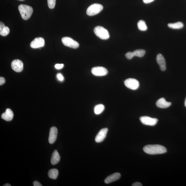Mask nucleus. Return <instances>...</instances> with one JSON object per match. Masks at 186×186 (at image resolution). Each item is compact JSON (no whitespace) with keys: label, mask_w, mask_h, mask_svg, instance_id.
<instances>
[{"label":"nucleus","mask_w":186,"mask_h":186,"mask_svg":"<svg viewBox=\"0 0 186 186\" xmlns=\"http://www.w3.org/2000/svg\"><path fill=\"white\" fill-rule=\"evenodd\" d=\"M156 106L161 108H166L169 107L171 105L170 102H168L164 98H161L156 102Z\"/></svg>","instance_id":"dca6fc26"},{"label":"nucleus","mask_w":186,"mask_h":186,"mask_svg":"<svg viewBox=\"0 0 186 186\" xmlns=\"http://www.w3.org/2000/svg\"><path fill=\"white\" fill-rule=\"evenodd\" d=\"M10 32L8 27L5 26L3 22H0V34L2 36H6Z\"/></svg>","instance_id":"a211bd4d"},{"label":"nucleus","mask_w":186,"mask_h":186,"mask_svg":"<svg viewBox=\"0 0 186 186\" xmlns=\"http://www.w3.org/2000/svg\"><path fill=\"white\" fill-rule=\"evenodd\" d=\"M3 186H11V185L9 183H6L3 185Z\"/></svg>","instance_id":"2f4dec72"},{"label":"nucleus","mask_w":186,"mask_h":186,"mask_svg":"<svg viewBox=\"0 0 186 186\" xmlns=\"http://www.w3.org/2000/svg\"><path fill=\"white\" fill-rule=\"evenodd\" d=\"M63 66V64H57L55 65V67L57 69H60L62 68Z\"/></svg>","instance_id":"a878e982"},{"label":"nucleus","mask_w":186,"mask_h":186,"mask_svg":"<svg viewBox=\"0 0 186 186\" xmlns=\"http://www.w3.org/2000/svg\"><path fill=\"white\" fill-rule=\"evenodd\" d=\"M121 174L119 173H115L110 175L106 177L105 180L106 184H109L116 181L120 179Z\"/></svg>","instance_id":"2eb2a0df"},{"label":"nucleus","mask_w":186,"mask_h":186,"mask_svg":"<svg viewBox=\"0 0 186 186\" xmlns=\"http://www.w3.org/2000/svg\"><path fill=\"white\" fill-rule=\"evenodd\" d=\"M133 52L135 56H137L139 57H143L146 54V51L143 49L136 50Z\"/></svg>","instance_id":"5701e85b"},{"label":"nucleus","mask_w":186,"mask_h":186,"mask_svg":"<svg viewBox=\"0 0 186 186\" xmlns=\"http://www.w3.org/2000/svg\"><path fill=\"white\" fill-rule=\"evenodd\" d=\"M57 77L59 80L61 81H62L63 80V77L62 75L61 74H58L57 75Z\"/></svg>","instance_id":"bb28decb"},{"label":"nucleus","mask_w":186,"mask_h":186,"mask_svg":"<svg viewBox=\"0 0 186 186\" xmlns=\"http://www.w3.org/2000/svg\"><path fill=\"white\" fill-rule=\"evenodd\" d=\"M91 71L93 75L97 76H105L108 73L107 70L105 68L102 67H96L93 68Z\"/></svg>","instance_id":"6e6552de"},{"label":"nucleus","mask_w":186,"mask_h":186,"mask_svg":"<svg viewBox=\"0 0 186 186\" xmlns=\"http://www.w3.org/2000/svg\"><path fill=\"white\" fill-rule=\"evenodd\" d=\"M62 42L65 46L71 48L76 49L79 47V43L69 37H64L62 38Z\"/></svg>","instance_id":"39448f33"},{"label":"nucleus","mask_w":186,"mask_h":186,"mask_svg":"<svg viewBox=\"0 0 186 186\" xmlns=\"http://www.w3.org/2000/svg\"><path fill=\"white\" fill-rule=\"evenodd\" d=\"M13 113L10 109H7L5 112L1 115V117L2 119L6 121H10L13 119Z\"/></svg>","instance_id":"4468645a"},{"label":"nucleus","mask_w":186,"mask_h":186,"mask_svg":"<svg viewBox=\"0 0 186 186\" xmlns=\"http://www.w3.org/2000/svg\"><path fill=\"white\" fill-rule=\"evenodd\" d=\"M143 150L145 153L152 155L163 154L167 151L164 146L158 144L147 145L144 147Z\"/></svg>","instance_id":"f257e3e1"},{"label":"nucleus","mask_w":186,"mask_h":186,"mask_svg":"<svg viewBox=\"0 0 186 186\" xmlns=\"http://www.w3.org/2000/svg\"><path fill=\"white\" fill-rule=\"evenodd\" d=\"M108 131V129L107 128L101 129L95 137V141L97 143L103 142L106 137Z\"/></svg>","instance_id":"f8f14e48"},{"label":"nucleus","mask_w":186,"mask_h":186,"mask_svg":"<svg viewBox=\"0 0 186 186\" xmlns=\"http://www.w3.org/2000/svg\"><path fill=\"white\" fill-rule=\"evenodd\" d=\"M138 27L139 30L141 31H145L147 30V26L146 22L143 20H139L138 22Z\"/></svg>","instance_id":"4be33fe9"},{"label":"nucleus","mask_w":186,"mask_h":186,"mask_svg":"<svg viewBox=\"0 0 186 186\" xmlns=\"http://www.w3.org/2000/svg\"><path fill=\"white\" fill-rule=\"evenodd\" d=\"M132 186H142V185L141 183L139 182H135L133 184Z\"/></svg>","instance_id":"c756f323"},{"label":"nucleus","mask_w":186,"mask_h":186,"mask_svg":"<svg viewBox=\"0 0 186 186\" xmlns=\"http://www.w3.org/2000/svg\"><path fill=\"white\" fill-rule=\"evenodd\" d=\"M94 31L97 37L102 39L106 40L109 38V33L108 31L103 27L97 26L95 27Z\"/></svg>","instance_id":"7ed1b4c3"},{"label":"nucleus","mask_w":186,"mask_h":186,"mask_svg":"<svg viewBox=\"0 0 186 186\" xmlns=\"http://www.w3.org/2000/svg\"><path fill=\"white\" fill-rule=\"evenodd\" d=\"M19 1H25V0H19Z\"/></svg>","instance_id":"72a5a7b5"},{"label":"nucleus","mask_w":186,"mask_h":186,"mask_svg":"<svg viewBox=\"0 0 186 186\" xmlns=\"http://www.w3.org/2000/svg\"><path fill=\"white\" fill-rule=\"evenodd\" d=\"M105 109V106L102 104H99L95 106L94 108V112L96 115H99L103 112Z\"/></svg>","instance_id":"412c9836"},{"label":"nucleus","mask_w":186,"mask_h":186,"mask_svg":"<svg viewBox=\"0 0 186 186\" xmlns=\"http://www.w3.org/2000/svg\"><path fill=\"white\" fill-rule=\"evenodd\" d=\"M19 10L22 19L27 20L31 16L33 13V9L31 6L25 4H20Z\"/></svg>","instance_id":"f03ea898"},{"label":"nucleus","mask_w":186,"mask_h":186,"mask_svg":"<svg viewBox=\"0 0 186 186\" xmlns=\"http://www.w3.org/2000/svg\"><path fill=\"white\" fill-rule=\"evenodd\" d=\"M141 122L146 125L154 126L157 123L158 120L156 118H153L147 116H142L140 117Z\"/></svg>","instance_id":"0eeeda50"},{"label":"nucleus","mask_w":186,"mask_h":186,"mask_svg":"<svg viewBox=\"0 0 186 186\" xmlns=\"http://www.w3.org/2000/svg\"><path fill=\"white\" fill-rule=\"evenodd\" d=\"M167 26L172 29H180L183 28L184 25L182 22H178L174 23H169Z\"/></svg>","instance_id":"aec40b11"},{"label":"nucleus","mask_w":186,"mask_h":186,"mask_svg":"<svg viewBox=\"0 0 186 186\" xmlns=\"http://www.w3.org/2000/svg\"><path fill=\"white\" fill-rule=\"evenodd\" d=\"M33 185L34 186H42L41 184L39 182L37 181H35L33 182Z\"/></svg>","instance_id":"c85d7f7f"},{"label":"nucleus","mask_w":186,"mask_h":186,"mask_svg":"<svg viewBox=\"0 0 186 186\" xmlns=\"http://www.w3.org/2000/svg\"><path fill=\"white\" fill-rule=\"evenodd\" d=\"M125 56L126 57L128 60H131V59H132L135 56L133 52H128L126 54Z\"/></svg>","instance_id":"393cba45"},{"label":"nucleus","mask_w":186,"mask_h":186,"mask_svg":"<svg viewBox=\"0 0 186 186\" xmlns=\"http://www.w3.org/2000/svg\"><path fill=\"white\" fill-rule=\"evenodd\" d=\"M58 129L55 126H53L50 130L49 142L50 144H53L57 138Z\"/></svg>","instance_id":"9b49d317"},{"label":"nucleus","mask_w":186,"mask_h":186,"mask_svg":"<svg viewBox=\"0 0 186 186\" xmlns=\"http://www.w3.org/2000/svg\"><path fill=\"white\" fill-rule=\"evenodd\" d=\"M45 40L42 37L36 38L30 44L31 47L33 48H38L44 46Z\"/></svg>","instance_id":"1a4fd4ad"},{"label":"nucleus","mask_w":186,"mask_h":186,"mask_svg":"<svg viewBox=\"0 0 186 186\" xmlns=\"http://www.w3.org/2000/svg\"><path fill=\"white\" fill-rule=\"evenodd\" d=\"M11 66L12 69L16 72H20L23 69V63L21 60H15L12 62Z\"/></svg>","instance_id":"9d476101"},{"label":"nucleus","mask_w":186,"mask_h":186,"mask_svg":"<svg viewBox=\"0 0 186 186\" xmlns=\"http://www.w3.org/2000/svg\"><path fill=\"white\" fill-rule=\"evenodd\" d=\"M154 1V0H143V1L145 4L151 3V2L153 1Z\"/></svg>","instance_id":"7c9ffc66"},{"label":"nucleus","mask_w":186,"mask_h":186,"mask_svg":"<svg viewBox=\"0 0 186 186\" xmlns=\"http://www.w3.org/2000/svg\"><path fill=\"white\" fill-rule=\"evenodd\" d=\"M48 4L49 7L51 9H53L55 7L56 0H47Z\"/></svg>","instance_id":"b1692460"},{"label":"nucleus","mask_w":186,"mask_h":186,"mask_svg":"<svg viewBox=\"0 0 186 186\" xmlns=\"http://www.w3.org/2000/svg\"><path fill=\"white\" fill-rule=\"evenodd\" d=\"M156 61L158 65H159L160 68L162 71L166 70V64L164 58L161 54H158L156 56Z\"/></svg>","instance_id":"ddd939ff"},{"label":"nucleus","mask_w":186,"mask_h":186,"mask_svg":"<svg viewBox=\"0 0 186 186\" xmlns=\"http://www.w3.org/2000/svg\"><path fill=\"white\" fill-rule=\"evenodd\" d=\"M185 107H186V98L185 100Z\"/></svg>","instance_id":"473e14b6"},{"label":"nucleus","mask_w":186,"mask_h":186,"mask_svg":"<svg viewBox=\"0 0 186 186\" xmlns=\"http://www.w3.org/2000/svg\"><path fill=\"white\" fill-rule=\"evenodd\" d=\"M124 83L127 87L133 90L137 89L139 86V82L135 79H127L124 81Z\"/></svg>","instance_id":"423d86ee"},{"label":"nucleus","mask_w":186,"mask_h":186,"mask_svg":"<svg viewBox=\"0 0 186 186\" xmlns=\"http://www.w3.org/2000/svg\"><path fill=\"white\" fill-rule=\"evenodd\" d=\"M5 83V78L3 77H1V78H0V85H3L4 83Z\"/></svg>","instance_id":"cd10ccee"},{"label":"nucleus","mask_w":186,"mask_h":186,"mask_svg":"<svg viewBox=\"0 0 186 186\" xmlns=\"http://www.w3.org/2000/svg\"><path fill=\"white\" fill-rule=\"evenodd\" d=\"M60 157L58 152L56 150L52 154L51 158V163L52 165H56L60 162Z\"/></svg>","instance_id":"f3484780"},{"label":"nucleus","mask_w":186,"mask_h":186,"mask_svg":"<svg viewBox=\"0 0 186 186\" xmlns=\"http://www.w3.org/2000/svg\"><path fill=\"white\" fill-rule=\"evenodd\" d=\"M59 174V171L57 169H52L50 170L48 172L49 178L53 179L57 178Z\"/></svg>","instance_id":"6ab92c4d"},{"label":"nucleus","mask_w":186,"mask_h":186,"mask_svg":"<svg viewBox=\"0 0 186 186\" xmlns=\"http://www.w3.org/2000/svg\"><path fill=\"white\" fill-rule=\"evenodd\" d=\"M103 6L98 4H94L88 7L87 10V14L90 16H92L98 14L103 10Z\"/></svg>","instance_id":"20e7f679"}]
</instances>
